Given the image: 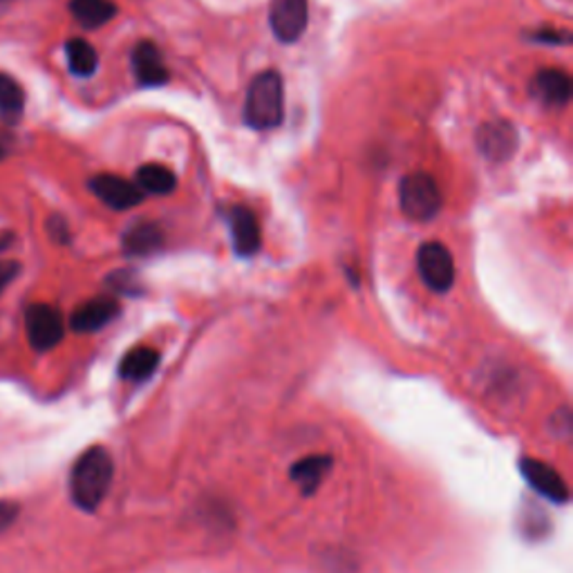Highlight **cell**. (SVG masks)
<instances>
[{
    "label": "cell",
    "instance_id": "obj_1",
    "mask_svg": "<svg viewBox=\"0 0 573 573\" xmlns=\"http://www.w3.org/2000/svg\"><path fill=\"white\" fill-rule=\"evenodd\" d=\"M115 463L111 453L101 446L88 448L75 463L69 475L72 501L84 511H97L103 497L111 491Z\"/></svg>",
    "mask_w": 573,
    "mask_h": 573
},
{
    "label": "cell",
    "instance_id": "obj_2",
    "mask_svg": "<svg viewBox=\"0 0 573 573\" xmlns=\"http://www.w3.org/2000/svg\"><path fill=\"white\" fill-rule=\"evenodd\" d=\"M284 92L278 72L267 69L251 81L244 99V122L254 130H271L282 124Z\"/></svg>",
    "mask_w": 573,
    "mask_h": 573
},
{
    "label": "cell",
    "instance_id": "obj_3",
    "mask_svg": "<svg viewBox=\"0 0 573 573\" xmlns=\"http://www.w3.org/2000/svg\"><path fill=\"white\" fill-rule=\"evenodd\" d=\"M399 204L408 220L430 222L442 211L444 198L433 175L410 173L402 179Z\"/></svg>",
    "mask_w": 573,
    "mask_h": 573
},
{
    "label": "cell",
    "instance_id": "obj_4",
    "mask_svg": "<svg viewBox=\"0 0 573 573\" xmlns=\"http://www.w3.org/2000/svg\"><path fill=\"white\" fill-rule=\"evenodd\" d=\"M25 334L36 352L54 349L65 336V322L56 307L34 303L25 309Z\"/></svg>",
    "mask_w": 573,
    "mask_h": 573
},
{
    "label": "cell",
    "instance_id": "obj_5",
    "mask_svg": "<svg viewBox=\"0 0 573 573\" xmlns=\"http://www.w3.org/2000/svg\"><path fill=\"white\" fill-rule=\"evenodd\" d=\"M417 269L423 282L437 294H446L455 284V260L442 242H425L417 251Z\"/></svg>",
    "mask_w": 573,
    "mask_h": 573
},
{
    "label": "cell",
    "instance_id": "obj_6",
    "mask_svg": "<svg viewBox=\"0 0 573 573\" xmlns=\"http://www.w3.org/2000/svg\"><path fill=\"white\" fill-rule=\"evenodd\" d=\"M307 0H271L269 25L280 43H296L307 29Z\"/></svg>",
    "mask_w": 573,
    "mask_h": 573
},
{
    "label": "cell",
    "instance_id": "obj_7",
    "mask_svg": "<svg viewBox=\"0 0 573 573\" xmlns=\"http://www.w3.org/2000/svg\"><path fill=\"white\" fill-rule=\"evenodd\" d=\"M478 149L491 162H507L518 151V130L505 119L486 122L478 130Z\"/></svg>",
    "mask_w": 573,
    "mask_h": 573
},
{
    "label": "cell",
    "instance_id": "obj_8",
    "mask_svg": "<svg viewBox=\"0 0 573 573\" xmlns=\"http://www.w3.org/2000/svg\"><path fill=\"white\" fill-rule=\"evenodd\" d=\"M520 473L524 475L526 484L537 495L547 497L549 501H556V505H564V501H569L571 493H569V486H566L564 478L553 469V466H549L547 461L524 457L520 461Z\"/></svg>",
    "mask_w": 573,
    "mask_h": 573
},
{
    "label": "cell",
    "instance_id": "obj_9",
    "mask_svg": "<svg viewBox=\"0 0 573 573\" xmlns=\"http://www.w3.org/2000/svg\"><path fill=\"white\" fill-rule=\"evenodd\" d=\"M88 187L97 200H101L107 208H115V211H128L141 204V200L147 198L137 189V184L128 182V179L119 175H111V173L94 175Z\"/></svg>",
    "mask_w": 573,
    "mask_h": 573
},
{
    "label": "cell",
    "instance_id": "obj_10",
    "mask_svg": "<svg viewBox=\"0 0 573 573\" xmlns=\"http://www.w3.org/2000/svg\"><path fill=\"white\" fill-rule=\"evenodd\" d=\"M227 222L233 240V249L240 258L256 256L263 246V233L256 213L246 206H231Z\"/></svg>",
    "mask_w": 573,
    "mask_h": 573
},
{
    "label": "cell",
    "instance_id": "obj_11",
    "mask_svg": "<svg viewBox=\"0 0 573 573\" xmlns=\"http://www.w3.org/2000/svg\"><path fill=\"white\" fill-rule=\"evenodd\" d=\"M119 303L113 296H97L79 305L69 318V328L79 334H92L105 328L107 322H113L119 316Z\"/></svg>",
    "mask_w": 573,
    "mask_h": 573
},
{
    "label": "cell",
    "instance_id": "obj_12",
    "mask_svg": "<svg viewBox=\"0 0 573 573\" xmlns=\"http://www.w3.org/2000/svg\"><path fill=\"white\" fill-rule=\"evenodd\" d=\"M130 63L137 84L143 88H160L170 79L160 50L151 41H141L135 46Z\"/></svg>",
    "mask_w": 573,
    "mask_h": 573
},
{
    "label": "cell",
    "instance_id": "obj_13",
    "mask_svg": "<svg viewBox=\"0 0 573 573\" xmlns=\"http://www.w3.org/2000/svg\"><path fill=\"white\" fill-rule=\"evenodd\" d=\"M533 99L551 107H562L571 99V77L562 69H540L529 86Z\"/></svg>",
    "mask_w": 573,
    "mask_h": 573
},
{
    "label": "cell",
    "instance_id": "obj_14",
    "mask_svg": "<svg viewBox=\"0 0 573 573\" xmlns=\"http://www.w3.org/2000/svg\"><path fill=\"white\" fill-rule=\"evenodd\" d=\"M124 254L132 258L151 256L164 246V231L155 222H135L122 238Z\"/></svg>",
    "mask_w": 573,
    "mask_h": 573
},
{
    "label": "cell",
    "instance_id": "obj_15",
    "mask_svg": "<svg viewBox=\"0 0 573 573\" xmlns=\"http://www.w3.org/2000/svg\"><path fill=\"white\" fill-rule=\"evenodd\" d=\"M332 469V457L328 455H309L305 459H298L292 471L290 478L294 484H298V488L303 491V495H311L318 491L322 478H326Z\"/></svg>",
    "mask_w": 573,
    "mask_h": 573
},
{
    "label": "cell",
    "instance_id": "obj_16",
    "mask_svg": "<svg viewBox=\"0 0 573 573\" xmlns=\"http://www.w3.org/2000/svg\"><path fill=\"white\" fill-rule=\"evenodd\" d=\"M117 12L113 0H69V14L86 29L103 27L117 16Z\"/></svg>",
    "mask_w": 573,
    "mask_h": 573
},
{
    "label": "cell",
    "instance_id": "obj_17",
    "mask_svg": "<svg viewBox=\"0 0 573 573\" xmlns=\"http://www.w3.org/2000/svg\"><path fill=\"white\" fill-rule=\"evenodd\" d=\"M160 366V352L153 347H132L119 364V377L126 381H147Z\"/></svg>",
    "mask_w": 573,
    "mask_h": 573
},
{
    "label": "cell",
    "instance_id": "obj_18",
    "mask_svg": "<svg viewBox=\"0 0 573 573\" xmlns=\"http://www.w3.org/2000/svg\"><path fill=\"white\" fill-rule=\"evenodd\" d=\"M135 184L143 195H170L177 187V177L162 164H143L137 168Z\"/></svg>",
    "mask_w": 573,
    "mask_h": 573
},
{
    "label": "cell",
    "instance_id": "obj_19",
    "mask_svg": "<svg viewBox=\"0 0 573 573\" xmlns=\"http://www.w3.org/2000/svg\"><path fill=\"white\" fill-rule=\"evenodd\" d=\"M65 59H67V67L72 75L79 79H90L99 67L97 50L84 39H69L65 43Z\"/></svg>",
    "mask_w": 573,
    "mask_h": 573
},
{
    "label": "cell",
    "instance_id": "obj_20",
    "mask_svg": "<svg viewBox=\"0 0 573 573\" xmlns=\"http://www.w3.org/2000/svg\"><path fill=\"white\" fill-rule=\"evenodd\" d=\"M23 107H25L23 86L12 75H8V72H0V113L21 115Z\"/></svg>",
    "mask_w": 573,
    "mask_h": 573
},
{
    "label": "cell",
    "instance_id": "obj_21",
    "mask_svg": "<svg viewBox=\"0 0 573 573\" xmlns=\"http://www.w3.org/2000/svg\"><path fill=\"white\" fill-rule=\"evenodd\" d=\"M105 282L111 284L113 290L119 292V294H130L132 296V294H139L141 292V286L137 282V276L132 271H115V273L107 276Z\"/></svg>",
    "mask_w": 573,
    "mask_h": 573
},
{
    "label": "cell",
    "instance_id": "obj_22",
    "mask_svg": "<svg viewBox=\"0 0 573 573\" xmlns=\"http://www.w3.org/2000/svg\"><path fill=\"white\" fill-rule=\"evenodd\" d=\"M46 229H48L50 238L56 244H67L69 242V229H67V222L61 218V215H52V218L46 225Z\"/></svg>",
    "mask_w": 573,
    "mask_h": 573
},
{
    "label": "cell",
    "instance_id": "obj_23",
    "mask_svg": "<svg viewBox=\"0 0 573 573\" xmlns=\"http://www.w3.org/2000/svg\"><path fill=\"white\" fill-rule=\"evenodd\" d=\"M18 273H21V265L16 260H0V294L8 290Z\"/></svg>",
    "mask_w": 573,
    "mask_h": 573
},
{
    "label": "cell",
    "instance_id": "obj_24",
    "mask_svg": "<svg viewBox=\"0 0 573 573\" xmlns=\"http://www.w3.org/2000/svg\"><path fill=\"white\" fill-rule=\"evenodd\" d=\"M533 39L535 41H547V43H553V46H566V43H571V34L569 31L549 29V31H535Z\"/></svg>",
    "mask_w": 573,
    "mask_h": 573
},
{
    "label": "cell",
    "instance_id": "obj_25",
    "mask_svg": "<svg viewBox=\"0 0 573 573\" xmlns=\"http://www.w3.org/2000/svg\"><path fill=\"white\" fill-rule=\"evenodd\" d=\"M16 515H18L16 505H12V501H0V531H5L8 526H12Z\"/></svg>",
    "mask_w": 573,
    "mask_h": 573
},
{
    "label": "cell",
    "instance_id": "obj_26",
    "mask_svg": "<svg viewBox=\"0 0 573 573\" xmlns=\"http://www.w3.org/2000/svg\"><path fill=\"white\" fill-rule=\"evenodd\" d=\"M12 240H14V235H12V233H5L3 238H0V251H3L5 246H10V244H12Z\"/></svg>",
    "mask_w": 573,
    "mask_h": 573
},
{
    "label": "cell",
    "instance_id": "obj_27",
    "mask_svg": "<svg viewBox=\"0 0 573 573\" xmlns=\"http://www.w3.org/2000/svg\"><path fill=\"white\" fill-rule=\"evenodd\" d=\"M5 155H8V153H5V149L0 147V160H5Z\"/></svg>",
    "mask_w": 573,
    "mask_h": 573
}]
</instances>
